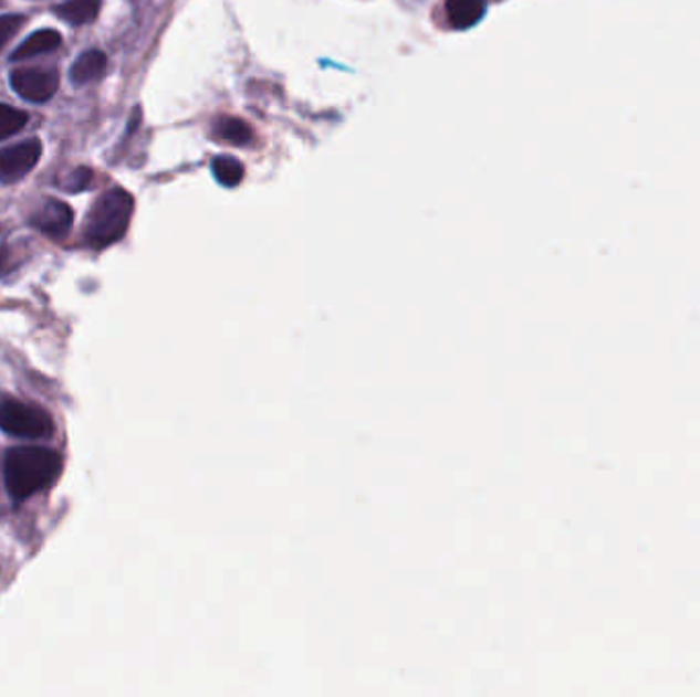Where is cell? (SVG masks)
<instances>
[{"label": "cell", "mask_w": 700, "mask_h": 697, "mask_svg": "<svg viewBox=\"0 0 700 697\" xmlns=\"http://www.w3.org/2000/svg\"><path fill=\"white\" fill-rule=\"evenodd\" d=\"M62 473V456L42 446H19L4 456V485L13 499H28Z\"/></svg>", "instance_id": "obj_1"}, {"label": "cell", "mask_w": 700, "mask_h": 697, "mask_svg": "<svg viewBox=\"0 0 700 697\" xmlns=\"http://www.w3.org/2000/svg\"><path fill=\"white\" fill-rule=\"evenodd\" d=\"M134 213V197L124 189L101 194L84 223V242L95 250L111 246L124 237Z\"/></svg>", "instance_id": "obj_2"}, {"label": "cell", "mask_w": 700, "mask_h": 697, "mask_svg": "<svg viewBox=\"0 0 700 697\" xmlns=\"http://www.w3.org/2000/svg\"><path fill=\"white\" fill-rule=\"evenodd\" d=\"M0 430L17 437H43L54 432V422L42 408L7 397L0 401Z\"/></svg>", "instance_id": "obj_3"}, {"label": "cell", "mask_w": 700, "mask_h": 697, "mask_svg": "<svg viewBox=\"0 0 700 697\" xmlns=\"http://www.w3.org/2000/svg\"><path fill=\"white\" fill-rule=\"evenodd\" d=\"M42 158V144L38 139H29L11 148L0 150V182L11 184L35 168Z\"/></svg>", "instance_id": "obj_4"}, {"label": "cell", "mask_w": 700, "mask_h": 697, "mask_svg": "<svg viewBox=\"0 0 700 697\" xmlns=\"http://www.w3.org/2000/svg\"><path fill=\"white\" fill-rule=\"evenodd\" d=\"M11 86L14 93L31 101L45 103L58 91V72L45 68H19L11 74Z\"/></svg>", "instance_id": "obj_5"}, {"label": "cell", "mask_w": 700, "mask_h": 697, "mask_svg": "<svg viewBox=\"0 0 700 697\" xmlns=\"http://www.w3.org/2000/svg\"><path fill=\"white\" fill-rule=\"evenodd\" d=\"M72 221H74L72 209L58 199L43 201L42 205L38 207L35 213L31 215V225L38 232H42L48 237H54V240L69 235Z\"/></svg>", "instance_id": "obj_6"}, {"label": "cell", "mask_w": 700, "mask_h": 697, "mask_svg": "<svg viewBox=\"0 0 700 697\" xmlns=\"http://www.w3.org/2000/svg\"><path fill=\"white\" fill-rule=\"evenodd\" d=\"M60 43H62V35L54 29L35 31L33 35H29L28 40L14 50L11 60L13 62H23V60H31L35 55L50 54V52H54L55 47H60Z\"/></svg>", "instance_id": "obj_7"}, {"label": "cell", "mask_w": 700, "mask_h": 697, "mask_svg": "<svg viewBox=\"0 0 700 697\" xmlns=\"http://www.w3.org/2000/svg\"><path fill=\"white\" fill-rule=\"evenodd\" d=\"M107 68V55L101 50L84 52L70 68V81L74 84H86L96 81Z\"/></svg>", "instance_id": "obj_8"}, {"label": "cell", "mask_w": 700, "mask_h": 697, "mask_svg": "<svg viewBox=\"0 0 700 697\" xmlns=\"http://www.w3.org/2000/svg\"><path fill=\"white\" fill-rule=\"evenodd\" d=\"M485 13V0H447V14L455 29L473 28Z\"/></svg>", "instance_id": "obj_9"}, {"label": "cell", "mask_w": 700, "mask_h": 697, "mask_svg": "<svg viewBox=\"0 0 700 697\" xmlns=\"http://www.w3.org/2000/svg\"><path fill=\"white\" fill-rule=\"evenodd\" d=\"M101 11V0H69L55 7V14L70 25H86L95 21Z\"/></svg>", "instance_id": "obj_10"}, {"label": "cell", "mask_w": 700, "mask_h": 697, "mask_svg": "<svg viewBox=\"0 0 700 697\" xmlns=\"http://www.w3.org/2000/svg\"><path fill=\"white\" fill-rule=\"evenodd\" d=\"M213 131L218 134L221 141H228L232 146H244L252 139L250 127L242 119H236V117H221Z\"/></svg>", "instance_id": "obj_11"}, {"label": "cell", "mask_w": 700, "mask_h": 697, "mask_svg": "<svg viewBox=\"0 0 700 697\" xmlns=\"http://www.w3.org/2000/svg\"><path fill=\"white\" fill-rule=\"evenodd\" d=\"M211 172H213V177L216 180L223 184V187H238L240 182H242V178H244V168L242 165L236 160V158H230V156H220V158H216L213 162H211Z\"/></svg>", "instance_id": "obj_12"}, {"label": "cell", "mask_w": 700, "mask_h": 697, "mask_svg": "<svg viewBox=\"0 0 700 697\" xmlns=\"http://www.w3.org/2000/svg\"><path fill=\"white\" fill-rule=\"evenodd\" d=\"M28 113L9 105H0V141L19 134L28 125Z\"/></svg>", "instance_id": "obj_13"}, {"label": "cell", "mask_w": 700, "mask_h": 697, "mask_svg": "<svg viewBox=\"0 0 700 697\" xmlns=\"http://www.w3.org/2000/svg\"><path fill=\"white\" fill-rule=\"evenodd\" d=\"M23 23H25V19L21 14H2L0 17V52L7 43L13 40L17 31L23 28Z\"/></svg>", "instance_id": "obj_14"}, {"label": "cell", "mask_w": 700, "mask_h": 697, "mask_svg": "<svg viewBox=\"0 0 700 697\" xmlns=\"http://www.w3.org/2000/svg\"><path fill=\"white\" fill-rule=\"evenodd\" d=\"M91 180H93V172L88 168L81 166L64 180V189L69 192L86 191L91 187Z\"/></svg>", "instance_id": "obj_15"}, {"label": "cell", "mask_w": 700, "mask_h": 697, "mask_svg": "<svg viewBox=\"0 0 700 697\" xmlns=\"http://www.w3.org/2000/svg\"><path fill=\"white\" fill-rule=\"evenodd\" d=\"M7 266H9V252L7 247H0V274L7 271Z\"/></svg>", "instance_id": "obj_16"}]
</instances>
